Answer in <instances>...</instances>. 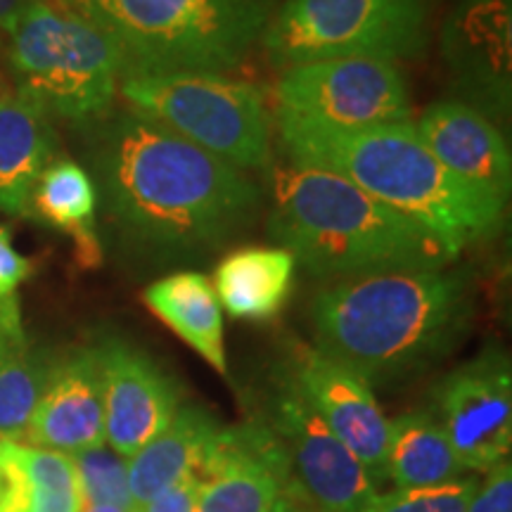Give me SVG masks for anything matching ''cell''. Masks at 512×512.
Here are the masks:
<instances>
[{
  "label": "cell",
  "mask_w": 512,
  "mask_h": 512,
  "mask_svg": "<svg viewBox=\"0 0 512 512\" xmlns=\"http://www.w3.org/2000/svg\"><path fill=\"white\" fill-rule=\"evenodd\" d=\"M93 166L107 211L138 252L159 261L214 252L252 226L261 190L136 110L100 126Z\"/></svg>",
  "instance_id": "6da1fadb"
},
{
  "label": "cell",
  "mask_w": 512,
  "mask_h": 512,
  "mask_svg": "<svg viewBox=\"0 0 512 512\" xmlns=\"http://www.w3.org/2000/svg\"><path fill=\"white\" fill-rule=\"evenodd\" d=\"M472 318L475 287L463 268L344 278L313 297V349L370 387L392 384L456 351Z\"/></svg>",
  "instance_id": "7a4b0ae2"
},
{
  "label": "cell",
  "mask_w": 512,
  "mask_h": 512,
  "mask_svg": "<svg viewBox=\"0 0 512 512\" xmlns=\"http://www.w3.org/2000/svg\"><path fill=\"white\" fill-rule=\"evenodd\" d=\"M278 131L292 164L347 178L377 202L430 228L458 254L503 226L505 202L448 174L413 121L330 128L278 117Z\"/></svg>",
  "instance_id": "3957f363"
},
{
  "label": "cell",
  "mask_w": 512,
  "mask_h": 512,
  "mask_svg": "<svg viewBox=\"0 0 512 512\" xmlns=\"http://www.w3.org/2000/svg\"><path fill=\"white\" fill-rule=\"evenodd\" d=\"M268 235L323 278H361L396 271H439L458 252L347 178L283 166L273 174Z\"/></svg>",
  "instance_id": "277c9868"
},
{
  "label": "cell",
  "mask_w": 512,
  "mask_h": 512,
  "mask_svg": "<svg viewBox=\"0 0 512 512\" xmlns=\"http://www.w3.org/2000/svg\"><path fill=\"white\" fill-rule=\"evenodd\" d=\"M105 31L124 76L219 74L261 46L283 0H62Z\"/></svg>",
  "instance_id": "5b68a950"
},
{
  "label": "cell",
  "mask_w": 512,
  "mask_h": 512,
  "mask_svg": "<svg viewBox=\"0 0 512 512\" xmlns=\"http://www.w3.org/2000/svg\"><path fill=\"white\" fill-rule=\"evenodd\" d=\"M8 36L19 95L76 124H93L112 110L124 79V55L72 5L34 0Z\"/></svg>",
  "instance_id": "8992f818"
},
{
  "label": "cell",
  "mask_w": 512,
  "mask_h": 512,
  "mask_svg": "<svg viewBox=\"0 0 512 512\" xmlns=\"http://www.w3.org/2000/svg\"><path fill=\"white\" fill-rule=\"evenodd\" d=\"M430 41V0H283L261 46L278 67L339 57L403 62Z\"/></svg>",
  "instance_id": "52a82bcc"
},
{
  "label": "cell",
  "mask_w": 512,
  "mask_h": 512,
  "mask_svg": "<svg viewBox=\"0 0 512 512\" xmlns=\"http://www.w3.org/2000/svg\"><path fill=\"white\" fill-rule=\"evenodd\" d=\"M119 91L131 110L235 169L271 164V114L252 83L219 74H136L124 76Z\"/></svg>",
  "instance_id": "ba28073f"
},
{
  "label": "cell",
  "mask_w": 512,
  "mask_h": 512,
  "mask_svg": "<svg viewBox=\"0 0 512 512\" xmlns=\"http://www.w3.org/2000/svg\"><path fill=\"white\" fill-rule=\"evenodd\" d=\"M278 117L330 128H373L411 121L406 81L396 64L368 57L318 60L285 69Z\"/></svg>",
  "instance_id": "9c48e42d"
},
{
  "label": "cell",
  "mask_w": 512,
  "mask_h": 512,
  "mask_svg": "<svg viewBox=\"0 0 512 512\" xmlns=\"http://www.w3.org/2000/svg\"><path fill=\"white\" fill-rule=\"evenodd\" d=\"M266 425L283 441L294 484L320 512H361L380 494L366 467L318 418L290 375L273 394Z\"/></svg>",
  "instance_id": "30bf717a"
},
{
  "label": "cell",
  "mask_w": 512,
  "mask_h": 512,
  "mask_svg": "<svg viewBox=\"0 0 512 512\" xmlns=\"http://www.w3.org/2000/svg\"><path fill=\"white\" fill-rule=\"evenodd\" d=\"M437 413L467 472H486L510 458L512 373L508 356L484 351L448 373L434 392Z\"/></svg>",
  "instance_id": "8fae6325"
},
{
  "label": "cell",
  "mask_w": 512,
  "mask_h": 512,
  "mask_svg": "<svg viewBox=\"0 0 512 512\" xmlns=\"http://www.w3.org/2000/svg\"><path fill=\"white\" fill-rule=\"evenodd\" d=\"M197 512H273L294 484L283 441L266 422L219 427L202 460Z\"/></svg>",
  "instance_id": "7c38bea8"
},
{
  "label": "cell",
  "mask_w": 512,
  "mask_h": 512,
  "mask_svg": "<svg viewBox=\"0 0 512 512\" xmlns=\"http://www.w3.org/2000/svg\"><path fill=\"white\" fill-rule=\"evenodd\" d=\"M441 53L460 102L491 121L512 105L510 0H460L444 22Z\"/></svg>",
  "instance_id": "4fadbf2b"
},
{
  "label": "cell",
  "mask_w": 512,
  "mask_h": 512,
  "mask_svg": "<svg viewBox=\"0 0 512 512\" xmlns=\"http://www.w3.org/2000/svg\"><path fill=\"white\" fill-rule=\"evenodd\" d=\"M95 349L102 370L105 444L128 460L169 427L181 408V389L155 358L124 339H105Z\"/></svg>",
  "instance_id": "5bb4252c"
},
{
  "label": "cell",
  "mask_w": 512,
  "mask_h": 512,
  "mask_svg": "<svg viewBox=\"0 0 512 512\" xmlns=\"http://www.w3.org/2000/svg\"><path fill=\"white\" fill-rule=\"evenodd\" d=\"M290 377L328 430L366 467L377 489L389 484V420L375 399L373 387L318 349L299 351Z\"/></svg>",
  "instance_id": "9a60e30c"
},
{
  "label": "cell",
  "mask_w": 512,
  "mask_h": 512,
  "mask_svg": "<svg viewBox=\"0 0 512 512\" xmlns=\"http://www.w3.org/2000/svg\"><path fill=\"white\" fill-rule=\"evenodd\" d=\"M24 439L31 446L67 456L105 446V401L98 349H72L48 361Z\"/></svg>",
  "instance_id": "2e32d148"
},
{
  "label": "cell",
  "mask_w": 512,
  "mask_h": 512,
  "mask_svg": "<svg viewBox=\"0 0 512 512\" xmlns=\"http://www.w3.org/2000/svg\"><path fill=\"white\" fill-rule=\"evenodd\" d=\"M413 126L448 174L508 202L512 188L510 147L486 114L460 100H441L427 107Z\"/></svg>",
  "instance_id": "e0dca14e"
},
{
  "label": "cell",
  "mask_w": 512,
  "mask_h": 512,
  "mask_svg": "<svg viewBox=\"0 0 512 512\" xmlns=\"http://www.w3.org/2000/svg\"><path fill=\"white\" fill-rule=\"evenodd\" d=\"M55 155L48 114L24 95H0V211L29 216L31 192Z\"/></svg>",
  "instance_id": "ac0fdd59"
},
{
  "label": "cell",
  "mask_w": 512,
  "mask_h": 512,
  "mask_svg": "<svg viewBox=\"0 0 512 512\" xmlns=\"http://www.w3.org/2000/svg\"><path fill=\"white\" fill-rule=\"evenodd\" d=\"M221 422L200 406H181L174 420L150 444L128 458V486L136 508L183 479L197 477Z\"/></svg>",
  "instance_id": "d6986e66"
},
{
  "label": "cell",
  "mask_w": 512,
  "mask_h": 512,
  "mask_svg": "<svg viewBox=\"0 0 512 512\" xmlns=\"http://www.w3.org/2000/svg\"><path fill=\"white\" fill-rule=\"evenodd\" d=\"M143 302L166 328L195 349L216 373H228L223 311L214 283L197 271H181L152 283Z\"/></svg>",
  "instance_id": "ffe728a7"
},
{
  "label": "cell",
  "mask_w": 512,
  "mask_h": 512,
  "mask_svg": "<svg viewBox=\"0 0 512 512\" xmlns=\"http://www.w3.org/2000/svg\"><path fill=\"white\" fill-rule=\"evenodd\" d=\"M297 261L283 247H245L216 268L214 290L233 318L268 320L287 304Z\"/></svg>",
  "instance_id": "44dd1931"
},
{
  "label": "cell",
  "mask_w": 512,
  "mask_h": 512,
  "mask_svg": "<svg viewBox=\"0 0 512 512\" xmlns=\"http://www.w3.org/2000/svg\"><path fill=\"white\" fill-rule=\"evenodd\" d=\"M95 207L98 190L86 169L72 159H53L34 185L29 214L72 235L81 266L95 268L102 261V247L95 235Z\"/></svg>",
  "instance_id": "7402d4cb"
},
{
  "label": "cell",
  "mask_w": 512,
  "mask_h": 512,
  "mask_svg": "<svg viewBox=\"0 0 512 512\" xmlns=\"http://www.w3.org/2000/svg\"><path fill=\"white\" fill-rule=\"evenodd\" d=\"M467 477L444 427L430 411L403 413L389 420L387 479L394 489H422Z\"/></svg>",
  "instance_id": "603a6c76"
},
{
  "label": "cell",
  "mask_w": 512,
  "mask_h": 512,
  "mask_svg": "<svg viewBox=\"0 0 512 512\" xmlns=\"http://www.w3.org/2000/svg\"><path fill=\"white\" fill-rule=\"evenodd\" d=\"M48 361L31 347L17 294L0 299V439L22 441Z\"/></svg>",
  "instance_id": "cb8c5ba5"
},
{
  "label": "cell",
  "mask_w": 512,
  "mask_h": 512,
  "mask_svg": "<svg viewBox=\"0 0 512 512\" xmlns=\"http://www.w3.org/2000/svg\"><path fill=\"white\" fill-rule=\"evenodd\" d=\"M31 482V512H81V489L74 460L67 453L19 444Z\"/></svg>",
  "instance_id": "d4e9b609"
},
{
  "label": "cell",
  "mask_w": 512,
  "mask_h": 512,
  "mask_svg": "<svg viewBox=\"0 0 512 512\" xmlns=\"http://www.w3.org/2000/svg\"><path fill=\"white\" fill-rule=\"evenodd\" d=\"M76 477H79L81 501L86 505H114V508L138 512L128 486V460L110 446L88 448L72 453Z\"/></svg>",
  "instance_id": "484cf974"
},
{
  "label": "cell",
  "mask_w": 512,
  "mask_h": 512,
  "mask_svg": "<svg viewBox=\"0 0 512 512\" xmlns=\"http://www.w3.org/2000/svg\"><path fill=\"white\" fill-rule=\"evenodd\" d=\"M479 479L467 475L456 482L422 489H394L377 494L361 512H465Z\"/></svg>",
  "instance_id": "4316f807"
},
{
  "label": "cell",
  "mask_w": 512,
  "mask_h": 512,
  "mask_svg": "<svg viewBox=\"0 0 512 512\" xmlns=\"http://www.w3.org/2000/svg\"><path fill=\"white\" fill-rule=\"evenodd\" d=\"M465 512H512V465L510 458L486 470V479L477 484Z\"/></svg>",
  "instance_id": "83f0119b"
},
{
  "label": "cell",
  "mask_w": 512,
  "mask_h": 512,
  "mask_svg": "<svg viewBox=\"0 0 512 512\" xmlns=\"http://www.w3.org/2000/svg\"><path fill=\"white\" fill-rule=\"evenodd\" d=\"M31 273H34V264L15 249L12 228L0 226V299L15 294L17 287L31 278Z\"/></svg>",
  "instance_id": "f1b7e54d"
},
{
  "label": "cell",
  "mask_w": 512,
  "mask_h": 512,
  "mask_svg": "<svg viewBox=\"0 0 512 512\" xmlns=\"http://www.w3.org/2000/svg\"><path fill=\"white\" fill-rule=\"evenodd\" d=\"M197 489H200V479L188 477L140 505L138 512H197Z\"/></svg>",
  "instance_id": "f546056e"
},
{
  "label": "cell",
  "mask_w": 512,
  "mask_h": 512,
  "mask_svg": "<svg viewBox=\"0 0 512 512\" xmlns=\"http://www.w3.org/2000/svg\"><path fill=\"white\" fill-rule=\"evenodd\" d=\"M273 512H320V510L304 496V491L299 489L297 484H292L287 486L283 494H280Z\"/></svg>",
  "instance_id": "4dcf8cb0"
},
{
  "label": "cell",
  "mask_w": 512,
  "mask_h": 512,
  "mask_svg": "<svg viewBox=\"0 0 512 512\" xmlns=\"http://www.w3.org/2000/svg\"><path fill=\"white\" fill-rule=\"evenodd\" d=\"M34 0H0V31L10 34Z\"/></svg>",
  "instance_id": "1f68e13d"
},
{
  "label": "cell",
  "mask_w": 512,
  "mask_h": 512,
  "mask_svg": "<svg viewBox=\"0 0 512 512\" xmlns=\"http://www.w3.org/2000/svg\"><path fill=\"white\" fill-rule=\"evenodd\" d=\"M81 512H128V510L114 508V505H86Z\"/></svg>",
  "instance_id": "d6a6232c"
}]
</instances>
